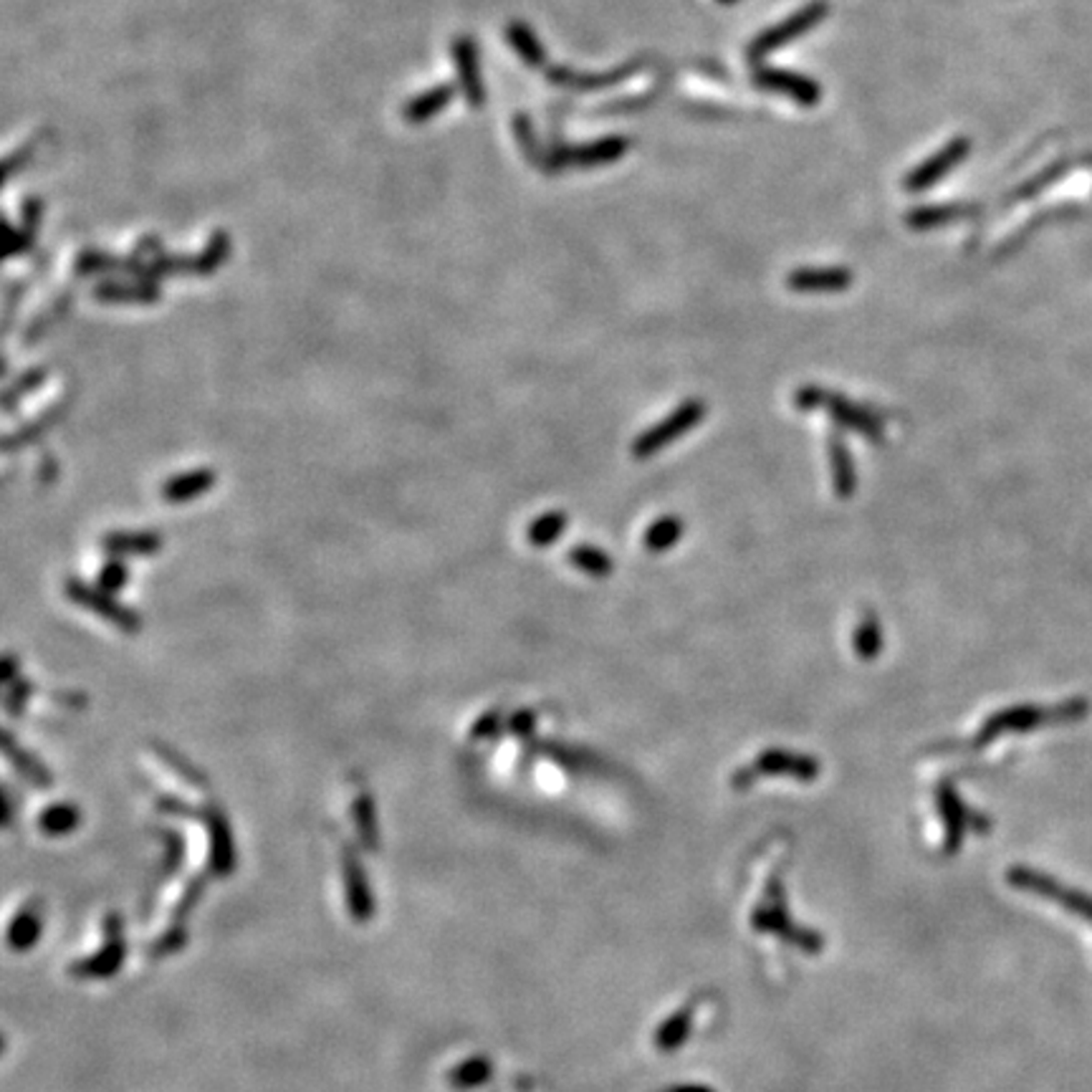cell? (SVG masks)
Masks as SVG:
<instances>
[{
    "instance_id": "6da1fadb",
    "label": "cell",
    "mask_w": 1092,
    "mask_h": 1092,
    "mask_svg": "<svg viewBox=\"0 0 1092 1092\" xmlns=\"http://www.w3.org/2000/svg\"><path fill=\"white\" fill-rule=\"evenodd\" d=\"M703 415H706V405H703L701 400L683 402L673 415L660 420L653 430L642 433L640 438L635 440V445H632V456L635 458L655 456L658 451H663L665 445L673 443V440H678L681 435H686L688 430L696 428V425L703 420Z\"/></svg>"
},
{
    "instance_id": "7a4b0ae2",
    "label": "cell",
    "mask_w": 1092,
    "mask_h": 1092,
    "mask_svg": "<svg viewBox=\"0 0 1092 1092\" xmlns=\"http://www.w3.org/2000/svg\"><path fill=\"white\" fill-rule=\"evenodd\" d=\"M796 405L799 407H827L834 415V420L845 423L847 428L857 430V433L867 435V438H880V420L870 410H862L855 407L852 402H845L842 397L829 395V392L819 390V387H804V390L796 392Z\"/></svg>"
},
{
    "instance_id": "3957f363",
    "label": "cell",
    "mask_w": 1092,
    "mask_h": 1092,
    "mask_svg": "<svg viewBox=\"0 0 1092 1092\" xmlns=\"http://www.w3.org/2000/svg\"><path fill=\"white\" fill-rule=\"evenodd\" d=\"M827 11H829V8H827V3H824V0H817V3H812V6L801 8V11H796L791 18L781 21L779 26L764 31V34L759 36V39L752 44V49H749V56H752L754 61H759V59H764L766 54H771V51L781 49L784 44L794 41L796 36L812 31V28L817 26V23L822 21L824 16H827Z\"/></svg>"
},
{
    "instance_id": "277c9868",
    "label": "cell",
    "mask_w": 1092,
    "mask_h": 1092,
    "mask_svg": "<svg viewBox=\"0 0 1092 1092\" xmlns=\"http://www.w3.org/2000/svg\"><path fill=\"white\" fill-rule=\"evenodd\" d=\"M969 149H972V144H969V139H964V137L949 142L944 149H941L939 154H934L931 159H926L921 167H916V170H913L911 175L906 177V190L921 192V190H926V187L936 185L941 177L949 175L954 167H959V162L967 157Z\"/></svg>"
},
{
    "instance_id": "5b68a950",
    "label": "cell",
    "mask_w": 1092,
    "mask_h": 1092,
    "mask_svg": "<svg viewBox=\"0 0 1092 1092\" xmlns=\"http://www.w3.org/2000/svg\"><path fill=\"white\" fill-rule=\"evenodd\" d=\"M126 956L124 939H121V918L119 916H107V946L102 954H97L94 959L79 961L74 964L72 974L74 977H111V974L119 969V964Z\"/></svg>"
},
{
    "instance_id": "8992f818",
    "label": "cell",
    "mask_w": 1092,
    "mask_h": 1092,
    "mask_svg": "<svg viewBox=\"0 0 1092 1092\" xmlns=\"http://www.w3.org/2000/svg\"><path fill=\"white\" fill-rule=\"evenodd\" d=\"M1077 706H1070L1067 711H1039V709H1011V711H1001V714L991 716V719L983 724L982 734H979V742H991V739H996L999 734H1006V731H1029L1034 729V726L1044 724V721H1052V719H1072V716L1077 714Z\"/></svg>"
},
{
    "instance_id": "52a82bcc",
    "label": "cell",
    "mask_w": 1092,
    "mask_h": 1092,
    "mask_svg": "<svg viewBox=\"0 0 1092 1092\" xmlns=\"http://www.w3.org/2000/svg\"><path fill=\"white\" fill-rule=\"evenodd\" d=\"M1009 878L1014 880L1019 888H1029V890H1034V893H1039V895H1047V898H1052V901H1057V903H1062L1065 908H1070V911L1077 913V916L1092 921V898H1087V895L1077 893V890L1059 888L1054 880L1044 878V875L1032 873V870H1016V873H1011Z\"/></svg>"
},
{
    "instance_id": "ba28073f",
    "label": "cell",
    "mask_w": 1092,
    "mask_h": 1092,
    "mask_svg": "<svg viewBox=\"0 0 1092 1092\" xmlns=\"http://www.w3.org/2000/svg\"><path fill=\"white\" fill-rule=\"evenodd\" d=\"M453 59H456V72L463 84V92H466L468 105L476 107V109L484 107L486 89L484 82H481V67H478V51L473 39H466V36L456 39V44H453Z\"/></svg>"
},
{
    "instance_id": "9c48e42d",
    "label": "cell",
    "mask_w": 1092,
    "mask_h": 1092,
    "mask_svg": "<svg viewBox=\"0 0 1092 1092\" xmlns=\"http://www.w3.org/2000/svg\"><path fill=\"white\" fill-rule=\"evenodd\" d=\"M754 82L762 89H771V92L789 94L791 100H796L804 107H814L819 102V87L807 77H799V74H786V72H774V69H762V72L754 74Z\"/></svg>"
},
{
    "instance_id": "30bf717a",
    "label": "cell",
    "mask_w": 1092,
    "mask_h": 1092,
    "mask_svg": "<svg viewBox=\"0 0 1092 1092\" xmlns=\"http://www.w3.org/2000/svg\"><path fill=\"white\" fill-rule=\"evenodd\" d=\"M850 284L852 274L847 269H796L786 279V286H789L791 292L801 294L845 292Z\"/></svg>"
},
{
    "instance_id": "8fae6325",
    "label": "cell",
    "mask_w": 1092,
    "mask_h": 1092,
    "mask_svg": "<svg viewBox=\"0 0 1092 1092\" xmlns=\"http://www.w3.org/2000/svg\"><path fill=\"white\" fill-rule=\"evenodd\" d=\"M344 878H346V901H349V913L354 921L364 923L372 918L374 913V898L369 893V883L364 878V870L359 867V862L354 860V855H346L344 860Z\"/></svg>"
},
{
    "instance_id": "7c38bea8",
    "label": "cell",
    "mask_w": 1092,
    "mask_h": 1092,
    "mask_svg": "<svg viewBox=\"0 0 1092 1092\" xmlns=\"http://www.w3.org/2000/svg\"><path fill=\"white\" fill-rule=\"evenodd\" d=\"M754 768H757V774H791L796 779H814L817 776V762L814 759L784 752L762 754Z\"/></svg>"
},
{
    "instance_id": "4fadbf2b",
    "label": "cell",
    "mask_w": 1092,
    "mask_h": 1092,
    "mask_svg": "<svg viewBox=\"0 0 1092 1092\" xmlns=\"http://www.w3.org/2000/svg\"><path fill=\"white\" fill-rule=\"evenodd\" d=\"M627 149V142L620 137L612 139H599V142L589 144V147H569L561 149L556 154L559 162H571V165H604V162H612V159L620 157Z\"/></svg>"
},
{
    "instance_id": "5bb4252c",
    "label": "cell",
    "mask_w": 1092,
    "mask_h": 1092,
    "mask_svg": "<svg viewBox=\"0 0 1092 1092\" xmlns=\"http://www.w3.org/2000/svg\"><path fill=\"white\" fill-rule=\"evenodd\" d=\"M453 94H456L453 92V87H435L425 94H417L415 100L402 109V114H405V119L412 121V124H423V121L433 119L438 111H443L445 107L451 105Z\"/></svg>"
},
{
    "instance_id": "9a60e30c",
    "label": "cell",
    "mask_w": 1092,
    "mask_h": 1092,
    "mask_svg": "<svg viewBox=\"0 0 1092 1092\" xmlns=\"http://www.w3.org/2000/svg\"><path fill=\"white\" fill-rule=\"evenodd\" d=\"M41 936V916L36 908H23L11 923V931H8V944L16 951H26L39 941Z\"/></svg>"
},
{
    "instance_id": "2e32d148",
    "label": "cell",
    "mask_w": 1092,
    "mask_h": 1092,
    "mask_svg": "<svg viewBox=\"0 0 1092 1092\" xmlns=\"http://www.w3.org/2000/svg\"><path fill=\"white\" fill-rule=\"evenodd\" d=\"M832 478H834V489H837V496L840 499H847V496H852V491H855V471H852V458L850 453H847V448L842 445L840 438H834L832 440Z\"/></svg>"
},
{
    "instance_id": "e0dca14e",
    "label": "cell",
    "mask_w": 1092,
    "mask_h": 1092,
    "mask_svg": "<svg viewBox=\"0 0 1092 1092\" xmlns=\"http://www.w3.org/2000/svg\"><path fill=\"white\" fill-rule=\"evenodd\" d=\"M683 537V522L676 517H663L653 524V527L645 532L642 544L648 551H665L670 549L678 539Z\"/></svg>"
},
{
    "instance_id": "ac0fdd59",
    "label": "cell",
    "mask_w": 1092,
    "mask_h": 1092,
    "mask_svg": "<svg viewBox=\"0 0 1092 1092\" xmlns=\"http://www.w3.org/2000/svg\"><path fill=\"white\" fill-rule=\"evenodd\" d=\"M509 41L514 46V51L524 59V64H529V67H539L542 64L544 49L537 36H534L532 28L524 26V23H511Z\"/></svg>"
},
{
    "instance_id": "d6986e66",
    "label": "cell",
    "mask_w": 1092,
    "mask_h": 1092,
    "mask_svg": "<svg viewBox=\"0 0 1092 1092\" xmlns=\"http://www.w3.org/2000/svg\"><path fill=\"white\" fill-rule=\"evenodd\" d=\"M883 650V632L873 615H865L855 630V653L862 660H875Z\"/></svg>"
},
{
    "instance_id": "ffe728a7",
    "label": "cell",
    "mask_w": 1092,
    "mask_h": 1092,
    "mask_svg": "<svg viewBox=\"0 0 1092 1092\" xmlns=\"http://www.w3.org/2000/svg\"><path fill=\"white\" fill-rule=\"evenodd\" d=\"M491 1077V1062L484 1057H473L468 1062H461L456 1070L451 1072V1085L456 1087H478L484 1085Z\"/></svg>"
},
{
    "instance_id": "44dd1931",
    "label": "cell",
    "mask_w": 1092,
    "mask_h": 1092,
    "mask_svg": "<svg viewBox=\"0 0 1092 1092\" xmlns=\"http://www.w3.org/2000/svg\"><path fill=\"white\" fill-rule=\"evenodd\" d=\"M77 822H79V812L72 807V804H56V807H51L49 812L39 819L41 829H44L46 834H69L74 827H77Z\"/></svg>"
},
{
    "instance_id": "7402d4cb",
    "label": "cell",
    "mask_w": 1092,
    "mask_h": 1092,
    "mask_svg": "<svg viewBox=\"0 0 1092 1092\" xmlns=\"http://www.w3.org/2000/svg\"><path fill=\"white\" fill-rule=\"evenodd\" d=\"M571 561L592 576H604L612 571V559H609L604 551L594 549V546H579V549L571 554Z\"/></svg>"
},
{
    "instance_id": "603a6c76",
    "label": "cell",
    "mask_w": 1092,
    "mask_h": 1092,
    "mask_svg": "<svg viewBox=\"0 0 1092 1092\" xmlns=\"http://www.w3.org/2000/svg\"><path fill=\"white\" fill-rule=\"evenodd\" d=\"M961 213H967V210H964V208H949V205H946V208H921V210H916V213H913L908 220H911L916 228H926V226H941V223H946V220L956 218V215H961Z\"/></svg>"
},
{
    "instance_id": "cb8c5ba5",
    "label": "cell",
    "mask_w": 1092,
    "mask_h": 1092,
    "mask_svg": "<svg viewBox=\"0 0 1092 1092\" xmlns=\"http://www.w3.org/2000/svg\"><path fill=\"white\" fill-rule=\"evenodd\" d=\"M561 529H564V517H561V514H549V517L539 519L537 527H534L532 532V539L539 544H546L554 537H559Z\"/></svg>"
},
{
    "instance_id": "d4e9b609",
    "label": "cell",
    "mask_w": 1092,
    "mask_h": 1092,
    "mask_svg": "<svg viewBox=\"0 0 1092 1092\" xmlns=\"http://www.w3.org/2000/svg\"><path fill=\"white\" fill-rule=\"evenodd\" d=\"M182 944H185V931L175 928V931H170L165 939H159L157 944H154V954H170V951H175L177 946Z\"/></svg>"
},
{
    "instance_id": "484cf974",
    "label": "cell",
    "mask_w": 1092,
    "mask_h": 1092,
    "mask_svg": "<svg viewBox=\"0 0 1092 1092\" xmlns=\"http://www.w3.org/2000/svg\"><path fill=\"white\" fill-rule=\"evenodd\" d=\"M198 898H200V880H192L190 888H187V893H185V898L180 901V908H177V918L185 916V913L192 908V903L198 901Z\"/></svg>"
},
{
    "instance_id": "4316f807",
    "label": "cell",
    "mask_w": 1092,
    "mask_h": 1092,
    "mask_svg": "<svg viewBox=\"0 0 1092 1092\" xmlns=\"http://www.w3.org/2000/svg\"><path fill=\"white\" fill-rule=\"evenodd\" d=\"M721 3H736V0H721Z\"/></svg>"
}]
</instances>
